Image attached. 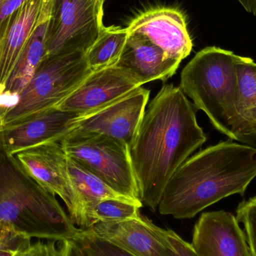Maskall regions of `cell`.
Here are the masks:
<instances>
[{
	"mask_svg": "<svg viewBox=\"0 0 256 256\" xmlns=\"http://www.w3.org/2000/svg\"><path fill=\"white\" fill-rule=\"evenodd\" d=\"M196 110L180 87L167 84L143 116L130 154L141 202L152 210L172 176L207 140Z\"/></svg>",
	"mask_w": 256,
	"mask_h": 256,
	"instance_id": "1",
	"label": "cell"
},
{
	"mask_svg": "<svg viewBox=\"0 0 256 256\" xmlns=\"http://www.w3.org/2000/svg\"><path fill=\"white\" fill-rule=\"evenodd\" d=\"M256 177V147L220 142L190 156L168 180L158 206L160 214L191 219L218 202L244 196Z\"/></svg>",
	"mask_w": 256,
	"mask_h": 256,
	"instance_id": "2",
	"label": "cell"
},
{
	"mask_svg": "<svg viewBox=\"0 0 256 256\" xmlns=\"http://www.w3.org/2000/svg\"><path fill=\"white\" fill-rule=\"evenodd\" d=\"M0 222L26 237L62 242L82 232L56 195L26 174L10 158L0 161Z\"/></svg>",
	"mask_w": 256,
	"mask_h": 256,
	"instance_id": "3",
	"label": "cell"
},
{
	"mask_svg": "<svg viewBox=\"0 0 256 256\" xmlns=\"http://www.w3.org/2000/svg\"><path fill=\"white\" fill-rule=\"evenodd\" d=\"M236 56L232 51L208 46L185 66L180 82V88L196 109L203 111L215 129L232 140H236L233 129Z\"/></svg>",
	"mask_w": 256,
	"mask_h": 256,
	"instance_id": "4",
	"label": "cell"
},
{
	"mask_svg": "<svg viewBox=\"0 0 256 256\" xmlns=\"http://www.w3.org/2000/svg\"><path fill=\"white\" fill-rule=\"evenodd\" d=\"M86 52H63L44 58L18 104L0 115V132L56 109L91 73Z\"/></svg>",
	"mask_w": 256,
	"mask_h": 256,
	"instance_id": "5",
	"label": "cell"
},
{
	"mask_svg": "<svg viewBox=\"0 0 256 256\" xmlns=\"http://www.w3.org/2000/svg\"><path fill=\"white\" fill-rule=\"evenodd\" d=\"M60 142L68 156L118 194L142 204L127 144L102 134L78 132H70Z\"/></svg>",
	"mask_w": 256,
	"mask_h": 256,
	"instance_id": "6",
	"label": "cell"
},
{
	"mask_svg": "<svg viewBox=\"0 0 256 256\" xmlns=\"http://www.w3.org/2000/svg\"><path fill=\"white\" fill-rule=\"evenodd\" d=\"M104 2L54 0L44 58L63 52H86L104 26Z\"/></svg>",
	"mask_w": 256,
	"mask_h": 256,
	"instance_id": "7",
	"label": "cell"
},
{
	"mask_svg": "<svg viewBox=\"0 0 256 256\" xmlns=\"http://www.w3.org/2000/svg\"><path fill=\"white\" fill-rule=\"evenodd\" d=\"M9 158L30 178L58 196L66 204L72 220L76 214V195L69 173L68 156L60 142L38 144Z\"/></svg>",
	"mask_w": 256,
	"mask_h": 256,
	"instance_id": "8",
	"label": "cell"
},
{
	"mask_svg": "<svg viewBox=\"0 0 256 256\" xmlns=\"http://www.w3.org/2000/svg\"><path fill=\"white\" fill-rule=\"evenodd\" d=\"M141 86L126 70L111 66L92 72L56 109L84 116L112 104Z\"/></svg>",
	"mask_w": 256,
	"mask_h": 256,
	"instance_id": "9",
	"label": "cell"
},
{
	"mask_svg": "<svg viewBox=\"0 0 256 256\" xmlns=\"http://www.w3.org/2000/svg\"><path fill=\"white\" fill-rule=\"evenodd\" d=\"M150 91L143 87L112 104L80 117L72 132H92L116 138L130 148L146 110Z\"/></svg>",
	"mask_w": 256,
	"mask_h": 256,
	"instance_id": "10",
	"label": "cell"
},
{
	"mask_svg": "<svg viewBox=\"0 0 256 256\" xmlns=\"http://www.w3.org/2000/svg\"><path fill=\"white\" fill-rule=\"evenodd\" d=\"M54 0H30L0 22V94L7 90L18 60Z\"/></svg>",
	"mask_w": 256,
	"mask_h": 256,
	"instance_id": "11",
	"label": "cell"
},
{
	"mask_svg": "<svg viewBox=\"0 0 256 256\" xmlns=\"http://www.w3.org/2000/svg\"><path fill=\"white\" fill-rule=\"evenodd\" d=\"M126 28L128 34L142 36L161 48L171 60L182 62L192 51L184 16L177 9H149L136 16Z\"/></svg>",
	"mask_w": 256,
	"mask_h": 256,
	"instance_id": "12",
	"label": "cell"
},
{
	"mask_svg": "<svg viewBox=\"0 0 256 256\" xmlns=\"http://www.w3.org/2000/svg\"><path fill=\"white\" fill-rule=\"evenodd\" d=\"M191 245L198 256H252L237 218L225 210L204 212L200 216Z\"/></svg>",
	"mask_w": 256,
	"mask_h": 256,
	"instance_id": "13",
	"label": "cell"
},
{
	"mask_svg": "<svg viewBox=\"0 0 256 256\" xmlns=\"http://www.w3.org/2000/svg\"><path fill=\"white\" fill-rule=\"evenodd\" d=\"M160 230L141 214L122 222L98 224L88 228L96 237L134 256H171Z\"/></svg>",
	"mask_w": 256,
	"mask_h": 256,
	"instance_id": "14",
	"label": "cell"
},
{
	"mask_svg": "<svg viewBox=\"0 0 256 256\" xmlns=\"http://www.w3.org/2000/svg\"><path fill=\"white\" fill-rule=\"evenodd\" d=\"M80 116L54 109L0 132V142L6 156L49 142H61L76 126Z\"/></svg>",
	"mask_w": 256,
	"mask_h": 256,
	"instance_id": "15",
	"label": "cell"
},
{
	"mask_svg": "<svg viewBox=\"0 0 256 256\" xmlns=\"http://www.w3.org/2000/svg\"><path fill=\"white\" fill-rule=\"evenodd\" d=\"M180 64L142 36L128 34L116 66L130 74L142 86L152 81L166 80L176 74Z\"/></svg>",
	"mask_w": 256,
	"mask_h": 256,
	"instance_id": "16",
	"label": "cell"
},
{
	"mask_svg": "<svg viewBox=\"0 0 256 256\" xmlns=\"http://www.w3.org/2000/svg\"><path fill=\"white\" fill-rule=\"evenodd\" d=\"M234 132L236 141L256 140V63L249 57L236 56Z\"/></svg>",
	"mask_w": 256,
	"mask_h": 256,
	"instance_id": "17",
	"label": "cell"
},
{
	"mask_svg": "<svg viewBox=\"0 0 256 256\" xmlns=\"http://www.w3.org/2000/svg\"><path fill=\"white\" fill-rule=\"evenodd\" d=\"M68 170L76 198V210L72 222L82 230H88V215L99 202L106 198L127 200L143 206L126 198L108 186L98 177L84 168L74 160L69 158Z\"/></svg>",
	"mask_w": 256,
	"mask_h": 256,
	"instance_id": "18",
	"label": "cell"
},
{
	"mask_svg": "<svg viewBox=\"0 0 256 256\" xmlns=\"http://www.w3.org/2000/svg\"><path fill=\"white\" fill-rule=\"evenodd\" d=\"M51 13L52 10L44 18L33 32L18 60L6 91L20 94L34 76L38 68L44 58Z\"/></svg>",
	"mask_w": 256,
	"mask_h": 256,
	"instance_id": "19",
	"label": "cell"
},
{
	"mask_svg": "<svg viewBox=\"0 0 256 256\" xmlns=\"http://www.w3.org/2000/svg\"><path fill=\"white\" fill-rule=\"evenodd\" d=\"M127 28L104 26L96 42L86 52L92 72L114 66L118 62L127 40Z\"/></svg>",
	"mask_w": 256,
	"mask_h": 256,
	"instance_id": "20",
	"label": "cell"
},
{
	"mask_svg": "<svg viewBox=\"0 0 256 256\" xmlns=\"http://www.w3.org/2000/svg\"><path fill=\"white\" fill-rule=\"evenodd\" d=\"M141 204L127 200L106 198L96 204L88 215V228L98 224L118 222L140 214Z\"/></svg>",
	"mask_w": 256,
	"mask_h": 256,
	"instance_id": "21",
	"label": "cell"
},
{
	"mask_svg": "<svg viewBox=\"0 0 256 256\" xmlns=\"http://www.w3.org/2000/svg\"><path fill=\"white\" fill-rule=\"evenodd\" d=\"M75 242L79 244L87 256H134L118 246L98 238L88 230H82Z\"/></svg>",
	"mask_w": 256,
	"mask_h": 256,
	"instance_id": "22",
	"label": "cell"
},
{
	"mask_svg": "<svg viewBox=\"0 0 256 256\" xmlns=\"http://www.w3.org/2000/svg\"><path fill=\"white\" fill-rule=\"evenodd\" d=\"M31 238L0 222V256H19L31 246Z\"/></svg>",
	"mask_w": 256,
	"mask_h": 256,
	"instance_id": "23",
	"label": "cell"
},
{
	"mask_svg": "<svg viewBox=\"0 0 256 256\" xmlns=\"http://www.w3.org/2000/svg\"><path fill=\"white\" fill-rule=\"evenodd\" d=\"M236 218L243 224L245 236L252 256H256V208L250 200H245L238 206Z\"/></svg>",
	"mask_w": 256,
	"mask_h": 256,
	"instance_id": "24",
	"label": "cell"
},
{
	"mask_svg": "<svg viewBox=\"0 0 256 256\" xmlns=\"http://www.w3.org/2000/svg\"><path fill=\"white\" fill-rule=\"evenodd\" d=\"M160 231L170 248L171 256H198L191 244L185 242L172 230L161 228Z\"/></svg>",
	"mask_w": 256,
	"mask_h": 256,
	"instance_id": "25",
	"label": "cell"
},
{
	"mask_svg": "<svg viewBox=\"0 0 256 256\" xmlns=\"http://www.w3.org/2000/svg\"><path fill=\"white\" fill-rule=\"evenodd\" d=\"M56 243V242L52 240L49 242L38 240L19 256H60Z\"/></svg>",
	"mask_w": 256,
	"mask_h": 256,
	"instance_id": "26",
	"label": "cell"
},
{
	"mask_svg": "<svg viewBox=\"0 0 256 256\" xmlns=\"http://www.w3.org/2000/svg\"><path fill=\"white\" fill-rule=\"evenodd\" d=\"M58 251L60 256H87L79 244L74 240L60 242Z\"/></svg>",
	"mask_w": 256,
	"mask_h": 256,
	"instance_id": "27",
	"label": "cell"
},
{
	"mask_svg": "<svg viewBox=\"0 0 256 256\" xmlns=\"http://www.w3.org/2000/svg\"><path fill=\"white\" fill-rule=\"evenodd\" d=\"M30 0H0V22Z\"/></svg>",
	"mask_w": 256,
	"mask_h": 256,
	"instance_id": "28",
	"label": "cell"
},
{
	"mask_svg": "<svg viewBox=\"0 0 256 256\" xmlns=\"http://www.w3.org/2000/svg\"><path fill=\"white\" fill-rule=\"evenodd\" d=\"M244 8L252 14L256 16V0H238Z\"/></svg>",
	"mask_w": 256,
	"mask_h": 256,
	"instance_id": "29",
	"label": "cell"
},
{
	"mask_svg": "<svg viewBox=\"0 0 256 256\" xmlns=\"http://www.w3.org/2000/svg\"><path fill=\"white\" fill-rule=\"evenodd\" d=\"M249 200H250L251 202H252L256 208V196H255L252 197V198H249Z\"/></svg>",
	"mask_w": 256,
	"mask_h": 256,
	"instance_id": "30",
	"label": "cell"
}]
</instances>
